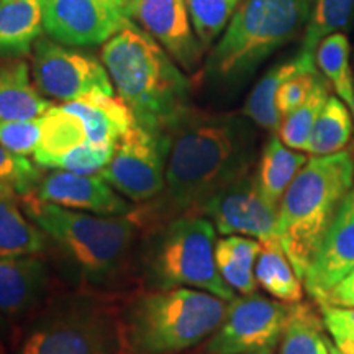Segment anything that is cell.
<instances>
[{"label":"cell","mask_w":354,"mask_h":354,"mask_svg":"<svg viewBox=\"0 0 354 354\" xmlns=\"http://www.w3.org/2000/svg\"><path fill=\"white\" fill-rule=\"evenodd\" d=\"M0 354H10V353H8V349L3 346L2 343H0Z\"/></svg>","instance_id":"obj_42"},{"label":"cell","mask_w":354,"mask_h":354,"mask_svg":"<svg viewBox=\"0 0 354 354\" xmlns=\"http://www.w3.org/2000/svg\"><path fill=\"white\" fill-rule=\"evenodd\" d=\"M48 238L26 215L20 197L10 190H0V258L43 256Z\"/></svg>","instance_id":"obj_20"},{"label":"cell","mask_w":354,"mask_h":354,"mask_svg":"<svg viewBox=\"0 0 354 354\" xmlns=\"http://www.w3.org/2000/svg\"><path fill=\"white\" fill-rule=\"evenodd\" d=\"M130 24L128 0H43L44 33L66 46L105 44Z\"/></svg>","instance_id":"obj_12"},{"label":"cell","mask_w":354,"mask_h":354,"mask_svg":"<svg viewBox=\"0 0 354 354\" xmlns=\"http://www.w3.org/2000/svg\"><path fill=\"white\" fill-rule=\"evenodd\" d=\"M21 205L81 287L107 290L130 268L141 228L130 215L102 216L21 197Z\"/></svg>","instance_id":"obj_2"},{"label":"cell","mask_w":354,"mask_h":354,"mask_svg":"<svg viewBox=\"0 0 354 354\" xmlns=\"http://www.w3.org/2000/svg\"><path fill=\"white\" fill-rule=\"evenodd\" d=\"M190 20L203 48H209L227 28L240 0H185Z\"/></svg>","instance_id":"obj_32"},{"label":"cell","mask_w":354,"mask_h":354,"mask_svg":"<svg viewBox=\"0 0 354 354\" xmlns=\"http://www.w3.org/2000/svg\"><path fill=\"white\" fill-rule=\"evenodd\" d=\"M228 300L192 287L143 289L122 300L127 354H180L207 342L221 325Z\"/></svg>","instance_id":"obj_5"},{"label":"cell","mask_w":354,"mask_h":354,"mask_svg":"<svg viewBox=\"0 0 354 354\" xmlns=\"http://www.w3.org/2000/svg\"><path fill=\"white\" fill-rule=\"evenodd\" d=\"M33 196L64 209L102 216L130 215L136 207L102 176L61 169H44Z\"/></svg>","instance_id":"obj_15"},{"label":"cell","mask_w":354,"mask_h":354,"mask_svg":"<svg viewBox=\"0 0 354 354\" xmlns=\"http://www.w3.org/2000/svg\"><path fill=\"white\" fill-rule=\"evenodd\" d=\"M258 286L284 304L302 302V279L299 277L294 264L286 254L279 236L261 241V251L254 266Z\"/></svg>","instance_id":"obj_25"},{"label":"cell","mask_w":354,"mask_h":354,"mask_svg":"<svg viewBox=\"0 0 354 354\" xmlns=\"http://www.w3.org/2000/svg\"><path fill=\"white\" fill-rule=\"evenodd\" d=\"M328 342L323 317L318 315L313 305L290 304L279 354H330Z\"/></svg>","instance_id":"obj_27"},{"label":"cell","mask_w":354,"mask_h":354,"mask_svg":"<svg viewBox=\"0 0 354 354\" xmlns=\"http://www.w3.org/2000/svg\"><path fill=\"white\" fill-rule=\"evenodd\" d=\"M32 53V77L41 95L66 104L91 94H115L107 68L94 55L41 37Z\"/></svg>","instance_id":"obj_10"},{"label":"cell","mask_w":354,"mask_h":354,"mask_svg":"<svg viewBox=\"0 0 354 354\" xmlns=\"http://www.w3.org/2000/svg\"><path fill=\"white\" fill-rule=\"evenodd\" d=\"M353 115H354V107H353Z\"/></svg>","instance_id":"obj_43"},{"label":"cell","mask_w":354,"mask_h":354,"mask_svg":"<svg viewBox=\"0 0 354 354\" xmlns=\"http://www.w3.org/2000/svg\"><path fill=\"white\" fill-rule=\"evenodd\" d=\"M290 305L259 294L228 302L227 315L203 343L202 354H250L274 349L284 335Z\"/></svg>","instance_id":"obj_11"},{"label":"cell","mask_w":354,"mask_h":354,"mask_svg":"<svg viewBox=\"0 0 354 354\" xmlns=\"http://www.w3.org/2000/svg\"><path fill=\"white\" fill-rule=\"evenodd\" d=\"M313 0H240L212 48L205 74L218 86H236L261 63L305 32Z\"/></svg>","instance_id":"obj_7"},{"label":"cell","mask_w":354,"mask_h":354,"mask_svg":"<svg viewBox=\"0 0 354 354\" xmlns=\"http://www.w3.org/2000/svg\"><path fill=\"white\" fill-rule=\"evenodd\" d=\"M320 76L322 74L318 68L307 69L281 84L276 94V109L279 115H281V120L308 99L310 92L313 91Z\"/></svg>","instance_id":"obj_36"},{"label":"cell","mask_w":354,"mask_h":354,"mask_svg":"<svg viewBox=\"0 0 354 354\" xmlns=\"http://www.w3.org/2000/svg\"><path fill=\"white\" fill-rule=\"evenodd\" d=\"M115 146H99L84 143L77 148L71 149L64 156L57 158L53 162L51 169L81 172V174H97L109 165L113 156Z\"/></svg>","instance_id":"obj_34"},{"label":"cell","mask_w":354,"mask_h":354,"mask_svg":"<svg viewBox=\"0 0 354 354\" xmlns=\"http://www.w3.org/2000/svg\"><path fill=\"white\" fill-rule=\"evenodd\" d=\"M261 251V241L243 234H228L216 240L215 261L223 281L241 295L254 294L258 281L254 266Z\"/></svg>","instance_id":"obj_26"},{"label":"cell","mask_w":354,"mask_h":354,"mask_svg":"<svg viewBox=\"0 0 354 354\" xmlns=\"http://www.w3.org/2000/svg\"><path fill=\"white\" fill-rule=\"evenodd\" d=\"M41 167L26 156L0 145V190H10L20 198L32 196L43 176Z\"/></svg>","instance_id":"obj_33"},{"label":"cell","mask_w":354,"mask_h":354,"mask_svg":"<svg viewBox=\"0 0 354 354\" xmlns=\"http://www.w3.org/2000/svg\"><path fill=\"white\" fill-rule=\"evenodd\" d=\"M307 69H317L315 56L299 53L297 56L269 69L251 91L241 112L264 130L277 133L281 115L276 109V94L281 84Z\"/></svg>","instance_id":"obj_22"},{"label":"cell","mask_w":354,"mask_h":354,"mask_svg":"<svg viewBox=\"0 0 354 354\" xmlns=\"http://www.w3.org/2000/svg\"><path fill=\"white\" fill-rule=\"evenodd\" d=\"M326 305V307H342V308H354V271L343 279L339 284H336L328 292L325 299L318 304Z\"/></svg>","instance_id":"obj_37"},{"label":"cell","mask_w":354,"mask_h":354,"mask_svg":"<svg viewBox=\"0 0 354 354\" xmlns=\"http://www.w3.org/2000/svg\"><path fill=\"white\" fill-rule=\"evenodd\" d=\"M338 348L346 354H354V344H343V346H338Z\"/></svg>","instance_id":"obj_40"},{"label":"cell","mask_w":354,"mask_h":354,"mask_svg":"<svg viewBox=\"0 0 354 354\" xmlns=\"http://www.w3.org/2000/svg\"><path fill=\"white\" fill-rule=\"evenodd\" d=\"M256 127L243 112L189 105L167 130L165 189L130 214L141 232L177 216L197 215L218 190L251 172L258 156Z\"/></svg>","instance_id":"obj_1"},{"label":"cell","mask_w":354,"mask_h":354,"mask_svg":"<svg viewBox=\"0 0 354 354\" xmlns=\"http://www.w3.org/2000/svg\"><path fill=\"white\" fill-rule=\"evenodd\" d=\"M41 136V120H0V145L21 156H33Z\"/></svg>","instance_id":"obj_35"},{"label":"cell","mask_w":354,"mask_h":354,"mask_svg":"<svg viewBox=\"0 0 354 354\" xmlns=\"http://www.w3.org/2000/svg\"><path fill=\"white\" fill-rule=\"evenodd\" d=\"M351 133L353 120L349 107L338 97L330 95L310 133L305 151L310 156H326L343 151L351 140Z\"/></svg>","instance_id":"obj_28"},{"label":"cell","mask_w":354,"mask_h":354,"mask_svg":"<svg viewBox=\"0 0 354 354\" xmlns=\"http://www.w3.org/2000/svg\"><path fill=\"white\" fill-rule=\"evenodd\" d=\"M328 97L330 86L326 79L320 76L313 91L310 92L308 99L281 120L277 136L282 143L292 149H297V151H305L310 133H312L313 125H315L322 109L325 107Z\"/></svg>","instance_id":"obj_31"},{"label":"cell","mask_w":354,"mask_h":354,"mask_svg":"<svg viewBox=\"0 0 354 354\" xmlns=\"http://www.w3.org/2000/svg\"><path fill=\"white\" fill-rule=\"evenodd\" d=\"M169 135L135 122L115 146L113 156L99 174L133 203H145L165 189Z\"/></svg>","instance_id":"obj_9"},{"label":"cell","mask_w":354,"mask_h":354,"mask_svg":"<svg viewBox=\"0 0 354 354\" xmlns=\"http://www.w3.org/2000/svg\"><path fill=\"white\" fill-rule=\"evenodd\" d=\"M53 107L32 81L21 57H0V120H35Z\"/></svg>","instance_id":"obj_19"},{"label":"cell","mask_w":354,"mask_h":354,"mask_svg":"<svg viewBox=\"0 0 354 354\" xmlns=\"http://www.w3.org/2000/svg\"><path fill=\"white\" fill-rule=\"evenodd\" d=\"M353 180L354 158L343 149L310 158L286 190L277 212V236L302 281Z\"/></svg>","instance_id":"obj_6"},{"label":"cell","mask_w":354,"mask_h":354,"mask_svg":"<svg viewBox=\"0 0 354 354\" xmlns=\"http://www.w3.org/2000/svg\"><path fill=\"white\" fill-rule=\"evenodd\" d=\"M216 228L203 215H183L146 230L140 250L145 289L192 287L225 300L234 290L223 281L215 261Z\"/></svg>","instance_id":"obj_8"},{"label":"cell","mask_w":354,"mask_h":354,"mask_svg":"<svg viewBox=\"0 0 354 354\" xmlns=\"http://www.w3.org/2000/svg\"><path fill=\"white\" fill-rule=\"evenodd\" d=\"M353 19L354 0H313L300 53L315 56L322 39L331 33H344Z\"/></svg>","instance_id":"obj_30"},{"label":"cell","mask_w":354,"mask_h":354,"mask_svg":"<svg viewBox=\"0 0 354 354\" xmlns=\"http://www.w3.org/2000/svg\"><path fill=\"white\" fill-rule=\"evenodd\" d=\"M250 354H272V349H263V351H256Z\"/></svg>","instance_id":"obj_41"},{"label":"cell","mask_w":354,"mask_h":354,"mask_svg":"<svg viewBox=\"0 0 354 354\" xmlns=\"http://www.w3.org/2000/svg\"><path fill=\"white\" fill-rule=\"evenodd\" d=\"M128 17L151 35L184 73H197L205 48L197 38L185 0H128Z\"/></svg>","instance_id":"obj_14"},{"label":"cell","mask_w":354,"mask_h":354,"mask_svg":"<svg viewBox=\"0 0 354 354\" xmlns=\"http://www.w3.org/2000/svg\"><path fill=\"white\" fill-rule=\"evenodd\" d=\"M277 207L266 201L253 172L228 184L201 207L220 234H243L264 241L277 236Z\"/></svg>","instance_id":"obj_13"},{"label":"cell","mask_w":354,"mask_h":354,"mask_svg":"<svg viewBox=\"0 0 354 354\" xmlns=\"http://www.w3.org/2000/svg\"><path fill=\"white\" fill-rule=\"evenodd\" d=\"M41 120V136L33 153V161L41 169H51L57 158L71 149L87 143L86 127L76 113L69 112L64 105H53Z\"/></svg>","instance_id":"obj_24"},{"label":"cell","mask_w":354,"mask_h":354,"mask_svg":"<svg viewBox=\"0 0 354 354\" xmlns=\"http://www.w3.org/2000/svg\"><path fill=\"white\" fill-rule=\"evenodd\" d=\"M328 349H330V354H346V353H343L338 346H336L333 342H328Z\"/></svg>","instance_id":"obj_39"},{"label":"cell","mask_w":354,"mask_h":354,"mask_svg":"<svg viewBox=\"0 0 354 354\" xmlns=\"http://www.w3.org/2000/svg\"><path fill=\"white\" fill-rule=\"evenodd\" d=\"M100 57L115 92L140 125L167 133L190 105L189 77L138 25L130 24L110 38L102 46Z\"/></svg>","instance_id":"obj_3"},{"label":"cell","mask_w":354,"mask_h":354,"mask_svg":"<svg viewBox=\"0 0 354 354\" xmlns=\"http://www.w3.org/2000/svg\"><path fill=\"white\" fill-rule=\"evenodd\" d=\"M307 161L305 154L289 148L277 135H272L259 154L254 172L256 183L266 201L279 209L286 190Z\"/></svg>","instance_id":"obj_23"},{"label":"cell","mask_w":354,"mask_h":354,"mask_svg":"<svg viewBox=\"0 0 354 354\" xmlns=\"http://www.w3.org/2000/svg\"><path fill=\"white\" fill-rule=\"evenodd\" d=\"M120 308L109 290L57 292L13 331L10 354H127Z\"/></svg>","instance_id":"obj_4"},{"label":"cell","mask_w":354,"mask_h":354,"mask_svg":"<svg viewBox=\"0 0 354 354\" xmlns=\"http://www.w3.org/2000/svg\"><path fill=\"white\" fill-rule=\"evenodd\" d=\"M349 39L343 32L323 38L315 51V63L323 77L333 86L336 95L349 109L354 107V81L349 66Z\"/></svg>","instance_id":"obj_29"},{"label":"cell","mask_w":354,"mask_h":354,"mask_svg":"<svg viewBox=\"0 0 354 354\" xmlns=\"http://www.w3.org/2000/svg\"><path fill=\"white\" fill-rule=\"evenodd\" d=\"M51 284L43 256L0 258V318L20 325L51 297Z\"/></svg>","instance_id":"obj_17"},{"label":"cell","mask_w":354,"mask_h":354,"mask_svg":"<svg viewBox=\"0 0 354 354\" xmlns=\"http://www.w3.org/2000/svg\"><path fill=\"white\" fill-rule=\"evenodd\" d=\"M43 32V0H0V57L30 55Z\"/></svg>","instance_id":"obj_21"},{"label":"cell","mask_w":354,"mask_h":354,"mask_svg":"<svg viewBox=\"0 0 354 354\" xmlns=\"http://www.w3.org/2000/svg\"><path fill=\"white\" fill-rule=\"evenodd\" d=\"M338 308L339 315H342L343 318H346L348 322L354 323V308H342V307H336Z\"/></svg>","instance_id":"obj_38"},{"label":"cell","mask_w":354,"mask_h":354,"mask_svg":"<svg viewBox=\"0 0 354 354\" xmlns=\"http://www.w3.org/2000/svg\"><path fill=\"white\" fill-rule=\"evenodd\" d=\"M63 105L81 118L92 145L117 146L136 122L130 107L115 94H91Z\"/></svg>","instance_id":"obj_18"},{"label":"cell","mask_w":354,"mask_h":354,"mask_svg":"<svg viewBox=\"0 0 354 354\" xmlns=\"http://www.w3.org/2000/svg\"><path fill=\"white\" fill-rule=\"evenodd\" d=\"M354 271V189L343 198L304 276L310 299L320 304Z\"/></svg>","instance_id":"obj_16"}]
</instances>
